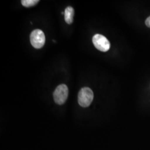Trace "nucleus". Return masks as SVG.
Segmentation results:
<instances>
[{
	"label": "nucleus",
	"mask_w": 150,
	"mask_h": 150,
	"mask_svg": "<svg viewBox=\"0 0 150 150\" xmlns=\"http://www.w3.org/2000/svg\"><path fill=\"white\" fill-rule=\"evenodd\" d=\"M93 93L89 87L82 88L78 95V102L81 106L88 107L93 101Z\"/></svg>",
	"instance_id": "obj_1"
},
{
	"label": "nucleus",
	"mask_w": 150,
	"mask_h": 150,
	"mask_svg": "<svg viewBox=\"0 0 150 150\" xmlns=\"http://www.w3.org/2000/svg\"><path fill=\"white\" fill-rule=\"evenodd\" d=\"M69 96V88L64 84L57 86L54 92V102L57 104L63 105Z\"/></svg>",
	"instance_id": "obj_2"
},
{
	"label": "nucleus",
	"mask_w": 150,
	"mask_h": 150,
	"mask_svg": "<svg viewBox=\"0 0 150 150\" xmlns=\"http://www.w3.org/2000/svg\"><path fill=\"white\" fill-rule=\"evenodd\" d=\"M46 38L43 31L40 29L33 30L30 35V41L32 46L35 48H42L45 43Z\"/></svg>",
	"instance_id": "obj_3"
},
{
	"label": "nucleus",
	"mask_w": 150,
	"mask_h": 150,
	"mask_svg": "<svg viewBox=\"0 0 150 150\" xmlns=\"http://www.w3.org/2000/svg\"><path fill=\"white\" fill-rule=\"evenodd\" d=\"M95 47L100 51L107 52L110 48V43L107 38L100 34H96L92 38Z\"/></svg>",
	"instance_id": "obj_4"
},
{
	"label": "nucleus",
	"mask_w": 150,
	"mask_h": 150,
	"mask_svg": "<svg viewBox=\"0 0 150 150\" xmlns=\"http://www.w3.org/2000/svg\"><path fill=\"white\" fill-rule=\"evenodd\" d=\"M64 20L67 24H71L73 22L74 16V9L71 7H67L64 10Z\"/></svg>",
	"instance_id": "obj_5"
},
{
	"label": "nucleus",
	"mask_w": 150,
	"mask_h": 150,
	"mask_svg": "<svg viewBox=\"0 0 150 150\" xmlns=\"http://www.w3.org/2000/svg\"><path fill=\"white\" fill-rule=\"evenodd\" d=\"M38 2V0H22L21 1V4L25 7H30L36 5Z\"/></svg>",
	"instance_id": "obj_6"
},
{
	"label": "nucleus",
	"mask_w": 150,
	"mask_h": 150,
	"mask_svg": "<svg viewBox=\"0 0 150 150\" xmlns=\"http://www.w3.org/2000/svg\"><path fill=\"white\" fill-rule=\"evenodd\" d=\"M145 24L147 27H150V16H149L146 20L145 21Z\"/></svg>",
	"instance_id": "obj_7"
}]
</instances>
